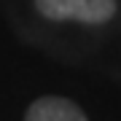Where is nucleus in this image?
I'll list each match as a JSON object with an SVG mask.
<instances>
[{"mask_svg": "<svg viewBox=\"0 0 121 121\" xmlns=\"http://www.w3.org/2000/svg\"><path fill=\"white\" fill-rule=\"evenodd\" d=\"M35 8L54 22L102 24L116 13V0H35Z\"/></svg>", "mask_w": 121, "mask_h": 121, "instance_id": "1", "label": "nucleus"}, {"mask_svg": "<svg viewBox=\"0 0 121 121\" xmlns=\"http://www.w3.org/2000/svg\"><path fill=\"white\" fill-rule=\"evenodd\" d=\"M24 121H89L86 113L65 97H40L27 108Z\"/></svg>", "mask_w": 121, "mask_h": 121, "instance_id": "2", "label": "nucleus"}]
</instances>
